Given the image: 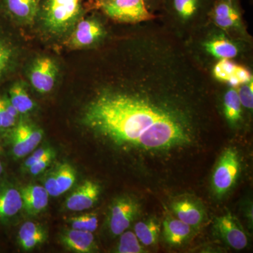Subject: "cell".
I'll list each match as a JSON object with an SVG mask.
<instances>
[{"label": "cell", "instance_id": "1", "mask_svg": "<svg viewBox=\"0 0 253 253\" xmlns=\"http://www.w3.org/2000/svg\"><path fill=\"white\" fill-rule=\"evenodd\" d=\"M82 122L96 136L124 149L156 152L191 141L183 113L144 91H101L86 105Z\"/></svg>", "mask_w": 253, "mask_h": 253}, {"label": "cell", "instance_id": "2", "mask_svg": "<svg viewBox=\"0 0 253 253\" xmlns=\"http://www.w3.org/2000/svg\"><path fill=\"white\" fill-rule=\"evenodd\" d=\"M83 15L82 0H41L36 22L46 36L67 38Z\"/></svg>", "mask_w": 253, "mask_h": 253}, {"label": "cell", "instance_id": "3", "mask_svg": "<svg viewBox=\"0 0 253 253\" xmlns=\"http://www.w3.org/2000/svg\"><path fill=\"white\" fill-rule=\"evenodd\" d=\"M15 28L0 16V86L13 78L22 59V43Z\"/></svg>", "mask_w": 253, "mask_h": 253}, {"label": "cell", "instance_id": "4", "mask_svg": "<svg viewBox=\"0 0 253 253\" xmlns=\"http://www.w3.org/2000/svg\"><path fill=\"white\" fill-rule=\"evenodd\" d=\"M106 16L123 23H138L154 18L144 0H98Z\"/></svg>", "mask_w": 253, "mask_h": 253}, {"label": "cell", "instance_id": "5", "mask_svg": "<svg viewBox=\"0 0 253 253\" xmlns=\"http://www.w3.org/2000/svg\"><path fill=\"white\" fill-rule=\"evenodd\" d=\"M240 168L237 151L228 148L221 154L212 174V186L216 196H224L233 187L239 175Z\"/></svg>", "mask_w": 253, "mask_h": 253}, {"label": "cell", "instance_id": "6", "mask_svg": "<svg viewBox=\"0 0 253 253\" xmlns=\"http://www.w3.org/2000/svg\"><path fill=\"white\" fill-rule=\"evenodd\" d=\"M105 36L104 26L96 17H82L66 38V46L73 49L92 47Z\"/></svg>", "mask_w": 253, "mask_h": 253}, {"label": "cell", "instance_id": "7", "mask_svg": "<svg viewBox=\"0 0 253 253\" xmlns=\"http://www.w3.org/2000/svg\"><path fill=\"white\" fill-rule=\"evenodd\" d=\"M9 132L11 149L15 157L21 158L36 149L42 140V129L22 118Z\"/></svg>", "mask_w": 253, "mask_h": 253}, {"label": "cell", "instance_id": "8", "mask_svg": "<svg viewBox=\"0 0 253 253\" xmlns=\"http://www.w3.org/2000/svg\"><path fill=\"white\" fill-rule=\"evenodd\" d=\"M41 0H0V16L14 27L36 23Z\"/></svg>", "mask_w": 253, "mask_h": 253}, {"label": "cell", "instance_id": "9", "mask_svg": "<svg viewBox=\"0 0 253 253\" xmlns=\"http://www.w3.org/2000/svg\"><path fill=\"white\" fill-rule=\"evenodd\" d=\"M59 68L52 58L42 56L32 62L28 70V79L33 89L39 94H49L54 89Z\"/></svg>", "mask_w": 253, "mask_h": 253}, {"label": "cell", "instance_id": "10", "mask_svg": "<svg viewBox=\"0 0 253 253\" xmlns=\"http://www.w3.org/2000/svg\"><path fill=\"white\" fill-rule=\"evenodd\" d=\"M139 205L128 196L115 200L111 204L109 216V226L111 234L120 236L130 226L138 214Z\"/></svg>", "mask_w": 253, "mask_h": 253}, {"label": "cell", "instance_id": "11", "mask_svg": "<svg viewBox=\"0 0 253 253\" xmlns=\"http://www.w3.org/2000/svg\"><path fill=\"white\" fill-rule=\"evenodd\" d=\"M214 229L217 235L232 249L239 251L247 246L248 237L246 232L229 213L216 218Z\"/></svg>", "mask_w": 253, "mask_h": 253}, {"label": "cell", "instance_id": "12", "mask_svg": "<svg viewBox=\"0 0 253 253\" xmlns=\"http://www.w3.org/2000/svg\"><path fill=\"white\" fill-rule=\"evenodd\" d=\"M211 14L214 22L221 28L229 29L239 26V0H213Z\"/></svg>", "mask_w": 253, "mask_h": 253}, {"label": "cell", "instance_id": "13", "mask_svg": "<svg viewBox=\"0 0 253 253\" xmlns=\"http://www.w3.org/2000/svg\"><path fill=\"white\" fill-rule=\"evenodd\" d=\"M100 187L92 181L83 182L66 201L69 211H83L92 208L99 199Z\"/></svg>", "mask_w": 253, "mask_h": 253}, {"label": "cell", "instance_id": "14", "mask_svg": "<svg viewBox=\"0 0 253 253\" xmlns=\"http://www.w3.org/2000/svg\"><path fill=\"white\" fill-rule=\"evenodd\" d=\"M213 75L219 81L226 82L232 86L241 85L253 81L249 70L229 59L219 60L213 68Z\"/></svg>", "mask_w": 253, "mask_h": 253}, {"label": "cell", "instance_id": "15", "mask_svg": "<svg viewBox=\"0 0 253 253\" xmlns=\"http://www.w3.org/2000/svg\"><path fill=\"white\" fill-rule=\"evenodd\" d=\"M23 208L21 191L14 186H0V221L6 222L15 217Z\"/></svg>", "mask_w": 253, "mask_h": 253}, {"label": "cell", "instance_id": "16", "mask_svg": "<svg viewBox=\"0 0 253 253\" xmlns=\"http://www.w3.org/2000/svg\"><path fill=\"white\" fill-rule=\"evenodd\" d=\"M20 191L23 208L28 214L36 215L47 207L49 195L44 186L28 185Z\"/></svg>", "mask_w": 253, "mask_h": 253}, {"label": "cell", "instance_id": "17", "mask_svg": "<svg viewBox=\"0 0 253 253\" xmlns=\"http://www.w3.org/2000/svg\"><path fill=\"white\" fill-rule=\"evenodd\" d=\"M8 98L20 116H25L36 109V103L28 93L27 86L21 81L14 82L8 89Z\"/></svg>", "mask_w": 253, "mask_h": 253}, {"label": "cell", "instance_id": "18", "mask_svg": "<svg viewBox=\"0 0 253 253\" xmlns=\"http://www.w3.org/2000/svg\"><path fill=\"white\" fill-rule=\"evenodd\" d=\"M63 246L76 253H87L94 250V237L92 232L71 229L63 233L61 236Z\"/></svg>", "mask_w": 253, "mask_h": 253}, {"label": "cell", "instance_id": "19", "mask_svg": "<svg viewBox=\"0 0 253 253\" xmlns=\"http://www.w3.org/2000/svg\"><path fill=\"white\" fill-rule=\"evenodd\" d=\"M163 228L164 239L171 246H181L191 235V226L177 218L168 217L165 219Z\"/></svg>", "mask_w": 253, "mask_h": 253}, {"label": "cell", "instance_id": "20", "mask_svg": "<svg viewBox=\"0 0 253 253\" xmlns=\"http://www.w3.org/2000/svg\"><path fill=\"white\" fill-rule=\"evenodd\" d=\"M171 207L176 218L191 227L200 225L204 220V214L202 210L189 200L175 201Z\"/></svg>", "mask_w": 253, "mask_h": 253}, {"label": "cell", "instance_id": "21", "mask_svg": "<svg viewBox=\"0 0 253 253\" xmlns=\"http://www.w3.org/2000/svg\"><path fill=\"white\" fill-rule=\"evenodd\" d=\"M207 0H163L168 7L182 20H189L196 16L204 7Z\"/></svg>", "mask_w": 253, "mask_h": 253}, {"label": "cell", "instance_id": "22", "mask_svg": "<svg viewBox=\"0 0 253 253\" xmlns=\"http://www.w3.org/2000/svg\"><path fill=\"white\" fill-rule=\"evenodd\" d=\"M206 51L217 59H230L239 54L237 45L223 38H213L204 44Z\"/></svg>", "mask_w": 253, "mask_h": 253}, {"label": "cell", "instance_id": "23", "mask_svg": "<svg viewBox=\"0 0 253 253\" xmlns=\"http://www.w3.org/2000/svg\"><path fill=\"white\" fill-rule=\"evenodd\" d=\"M134 234L141 244L151 246L157 244L161 232V224L156 219L139 221L134 225Z\"/></svg>", "mask_w": 253, "mask_h": 253}, {"label": "cell", "instance_id": "24", "mask_svg": "<svg viewBox=\"0 0 253 253\" xmlns=\"http://www.w3.org/2000/svg\"><path fill=\"white\" fill-rule=\"evenodd\" d=\"M21 118L10 102L6 93L0 95V133L11 130Z\"/></svg>", "mask_w": 253, "mask_h": 253}, {"label": "cell", "instance_id": "25", "mask_svg": "<svg viewBox=\"0 0 253 253\" xmlns=\"http://www.w3.org/2000/svg\"><path fill=\"white\" fill-rule=\"evenodd\" d=\"M224 116L231 124L239 123L242 116V105L240 101L237 89L231 88L226 91L224 97Z\"/></svg>", "mask_w": 253, "mask_h": 253}, {"label": "cell", "instance_id": "26", "mask_svg": "<svg viewBox=\"0 0 253 253\" xmlns=\"http://www.w3.org/2000/svg\"><path fill=\"white\" fill-rule=\"evenodd\" d=\"M54 174L61 195L71 189L76 181V171L68 163L61 165Z\"/></svg>", "mask_w": 253, "mask_h": 253}, {"label": "cell", "instance_id": "27", "mask_svg": "<svg viewBox=\"0 0 253 253\" xmlns=\"http://www.w3.org/2000/svg\"><path fill=\"white\" fill-rule=\"evenodd\" d=\"M118 243L117 252L120 253H145L144 249L140 241L132 231H124L121 234Z\"/></svg>", "mask_w": 253, "mask_h": 253}, {"label": "cell", "instance_id": "28", "mask_svg": "<svg viewBox=\"0 0 253 253\" xmlns=\"http://www.w3.org/2000/svg\"><path fill=\"white\" fill-rule=\"evenodd\" d=\"M73 229L94 232L98 227V218L94 213L82 214L70 219Z\"/></svg>", "mask_w": 253, "mask_h": 253}, {"label": "cell", "instance_id": "29", "mask_svg": "<svg viewBox=\"0 0 253 253\" xmlns=\"http://www.w3.org/2000/svg\"><path fill=\"white\" fill-rule=\"evenodd\" d=\"M238 91L241 105L246 109L252 110L253 106V81L241 84Z\"/></svg>", "mask_w": 253, "mask_h": 253}, {"label": "cell", "instance_id": "30", "mask_svg": "<svg viewBox=\"0 0 253 253\" xmlns=\"http://www.w3.org/2000/svg\"><path fill=\"white\" fill-rule=\"evenodd\" d=\"M43 232L44 230L39 224L33 221H26L21 226V229L18 231V241L19 243L22 242L25 240L30 239L33 236Z\"/></svg>", "mask_w": 253, "mask_h": 253}, {"label": "cell", "instance_id": "31", "mask_svg": "<svg viewBox=\"0 0 253 253\" xmlns=\"http://www.w3.org/2000/svg\"><path fill=\"white\" fill-rule=\"evenodd\" d=\"M54 151H50L49 154L44 156V158L38 161V162L33 164L31 167L28 168L29 169V172L33 175L36 176L38 174H41L42 172L44 169H46V167L49 166L50 162H51V159L54 157Z\"/></svg>", "mask_w": 253, "mask_h": 253}, {"label": "cell", "instance_id": "32", "mask_svg": "<svg viewBox=\"0 0 253 253\" xmlns=\"http://www.w3.org/2000/svg\"><path fill=\"white\" fill-rule=\"evenodd\" d=\"M45 234L44 232L38 234V235L33 236L20 243L21 247L26 251H30V250L34 249L37 246L41 244L43 241L45 240Z\"/></svg>", "mask_w": 253, "mask_h": 253}, {"label": "cell", "instance_id": "33", "mask_svg": "<svg viewBox=\"0 0 253 253\" xmlns=\"http://www.w3.org/2000/svg\"><path fill=\"white\" fill-rule=\"evenodd\" d=\"M51 151L52 149H49V148H41V149L37 150L26 160L25 162V168H29L42 158H44Z\"/></svg>", "mask_w": 253, "mask_h": 253}, {"label": "cell", "instance_id": "34", "mask_svg": "<svg viewBox=\"0 0 253 253\" xmlns=\"http://www.w3.org/2000/svg\"><path fill=\"white\" fill-rule=\"evenodd\" d=\"M44 187L46 190V191H47L49 196H53V197H57V196H59L61 195L59 190L58 189L54 173L47 176L45 181H44Z\"/></svg>", "mask_w": 253, "mask_h": 253}, {"label": "cell", "instance_id": "35", "mask_svg": "<svg viewBox=\"0 0 253 253\" xmlns=\"http://www.w3.org/2000/svg\"><path fill=\"white\" fill-rule=\"evenodd\" d=\"M144 1L147 4L148 7L149 8L152 4H157L158 2H162L163 0H144Z\"/></svg>", "mask_w": 253, "mask_h": 253}, {"label": "cell", "instance_id": "36", "mask_svg": "<svg viewBox=\"0 0 253 253\" xmlns=\"http://www.w3.org/2000/svg\"><path fill=\"white\" fill-rule=\"evenodd\" d=\"M2 165H1V161H0V174L2 172Z\"/></svg>", "mask_w": 253, "mask_h": 253}]
</instances>
